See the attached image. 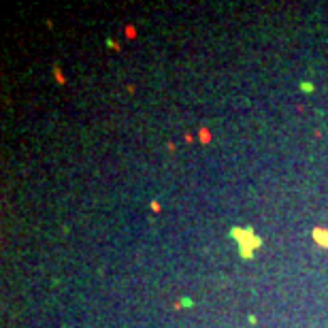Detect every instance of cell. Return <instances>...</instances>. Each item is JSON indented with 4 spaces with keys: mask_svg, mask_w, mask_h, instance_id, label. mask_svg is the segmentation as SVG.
Wrapping results in <instances>:
<instances>
[{
    "mask_svg": "<svg viewBox=\"0 0 328 328\" xmlns=\"http://www.w3.org/2000/svg\"><path fill=\"white\" fill-rule=\"evenodd\" d=\"M230 234L236 239V241H239L241 253H243L245 258H249L251 253H253V249L260 245V239L253 234V230H251V228H234Z\"/></svg>",
    "mask_w": 328,
    "mask_h": 328,
    "instance_id": "cell-1",
    "label": "cell"
},
{
    "mask_svg": "<svg viewBox=\"0 0 328 328\" xmlns=\"http://www.w3.org/2000/svg\"><path fill=\"white\" fill-rule=\"evenodd\" d=\"M313 239L322 245V247H328V230H322V228H315L313 230Z\"/></svg>",
    "mask_w": 328,
    "mask_h": 328,
    "instance_id": "cell-2",
    "label": "cell"
},
{
    "mask_svg": "<svg viewBox=\"0 0 328 328\" xmlns=\"http://www.w3.org/2000/svg\"><path fill=\"white\" fill-rule=\"evenodd\" d=\"M300 90H305V92H313V85L307 83V81H303V83H300Z\"/></svg>",
    "mask_w": 328,
    "mask_h": 328,
    "instance_id": "cell-3",
    "label": "cell"
}]
</instances>
